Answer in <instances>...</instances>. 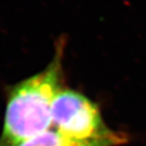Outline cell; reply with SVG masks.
Returning <instances> with one entry per match:
<instances>
[{
  "instance_id": "obj_1",
  "label": "cell",
  "mask_w": 146,
  "mask_h": 146,
  "mask_svg": "<svg viewBox=\"0 0 146 146\" xmlns=\"http://www.w3.org/2000/svg\"><path fill=\"white\" fill-rule=\"evenodd\" d=\"M66 45L60 37L48 66L9 89L0 146H16L52 126V103L64 88Z\"/></svg>"
},
{
  "instance_id": "obj_2",
  "label": "cell",
  "mask_w": 146,
  "mask_h": 146,
  "mask_svg": "<svg viewBox=\"0 0 146 146\" xmlns=\"http://www.w3.org/2000/svg\"><path fill=\"white\" fill-rule=\"evenodd\" d=\"M52 127L78 141H104L115 146L127 143L124 133L107 126L97 104L83 93L63 88L55 97L51 109Z\"/></svg>"
},
{
  "instance_id": "obj_3",
  "label": "cell",
  "mask_w": 146,
  "mask_h": 146,
  "mask_svg": "<svg viewBox=\"0 0 146 146\" xmlns=\"http://www.w3.org/2000/svg\"><path fill=\"white\" fill-rule=\"evenodd\" d=\"M16 146H115L104 141H78L66 137L55 129H49Z\"/></svg>"
}]
</instances>
